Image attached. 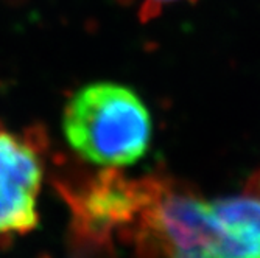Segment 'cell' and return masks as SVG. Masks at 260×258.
Returning a JSON list of instances; mask_svg holds the SVG:
<instances>
[{
	"mask_svg": "<svg viewBox=\"0 0 260 258\" xmlns=\"http://www.w3.org/2000/svg\"><path fill=\"white\" fill-rule=\"evenodd\" d=\"M169 258H260V195H172L156 210Z\"/></svg>",
	"mask_w": 260,
	"mask_h": 258,
	"instance_id": "cell-1",
	"label": "cell"
},
{
	"mask_svg": "<svg viewBox=\"0 0 260 258\" xmlns=\"http://www.w3.org/2000/svg\"><path fill=\"white\" fill-rule=\"evenodd\" d=\"M64 135L77 154L100 167L134 165L148 153L153 120L131 87L99 81L77 90L64 107Z\"/></svg>",
	"mask_w": 260,
	"mask_h": 258,
	"instance_id": "cell-2",
	"label": "cell"
},
{
	"mask_svg": "<svg viewBox=\"0 0 260 258\" xmlns=\"http://www.w3.org/2000/svg\"><path fill=\"white\" fill-rule=\"evenodd\" d=\"M41 182L38 153L0 123V235H25L38 227Z\"/></svg>",
	"mask_w": 260,
	"mask_h": 258,
	"instance_id": "cell-3",
	"label": "cell"
},
{
	"mask_svg": "<svg viewBox=\"0 0 260 258\" xmlns=\"http://www.w3.org/2000/svg\"><path fill=\"white\" fill-rule=\"evenodd\" d=\"M175 2H181V0H142V13L145 16H153L165 5H170ZM185 2H193V0H185Z\"/></svg>",
	"mask_w": 260,
	"mask_h": 258,
	"instance_id": "cell-4",
	"label": "cell"
},
{
	"mask_svg": "<svg viewBox=\"0 0 260 258\" xmlns=\"http://www.w3.org/2000/svg\"><path fill=\"white\" fill-rule=\"evenodd\" d=\"M5 2H7L8 5H20V4L25 2V0H5Z\"/></svg>",
	"mask_w": 260,
	"mask_h": 258,
	"instance_id": "cell-5",
	"label": "cell"
}]
</instances>
